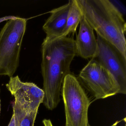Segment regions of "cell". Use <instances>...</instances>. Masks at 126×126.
I'll list each match as a JSON object with an SVG mask.
<instances>
[{
  "label": "cell",
  "instance_id": "obj_1",
  "mask_svg": "<svg viewBox=\"0 0 126 126\" xmlns=\"http://www.w3.org/2000/svg\"><path fill=\"white\" fill-rule=\"evenodd\" d=\"M41 69L43 79V103L50 110L60 101L61 89L65 76L70 73V65L77 54L75 40L65 37H46L42 45Z\"/></svg>",
  "mask_w": 126,
  "mask_h": 126
},
{
  "label": "cell",
  "instance_id": "obj_2",
  "mask_svg": "<svg viewBox=\"0 0 126 126\" xmlns=\"http://www.w3.org/2000/svg\"><path fill=\"white\" fill-rule=\"evenodd\" d=\"M88 22L126 59V23L123 15L108 0H76Z\"/></svg>",
  "mask_w": 126,
  "mask_h": 126
},
{
  "label": "cell",
  "instance_id": "obj_3",
  "mask_svg": "<svg viewBox=\"0 0 126 126\" xmlns=\"http://www.w3.org/2000/svg\"><path fill=\"white\" fill-rule=\"evenodd\" d=\"M27 19L14 16L0 32V76L13 77L19 67Z\"/></svg>",
  "mask_w": 126,
  "mask_h": 126
},
{
  "label": "cell",
  "instance_id": "obj_4",
  "mask_svg": "<svg viewBox=\"0 0 126 126\" xmlns=\"http://www.w3.org/2000/svg\"><path fill=\"white\" fill-rule=\"evenodd\" d=\"M62 94L66 117L65 126H88L90 102L77 78L70 73L65 76Z\"/></svg>",
  "mask_w": 126,
  "mask_h": 126
},
{
  "label": "cell",
  "instance_id": "obj_5",
  "mask_svg": "<svg viewBox=\"0 0 126 126\" xmlns=\"http://www.w3.org/2000/svg\"><path fill=\"white\" fill-rule=\"evenodd\" d=\"M80 80L96 99H104L119 93L110 74L95 59H91L79 74Z\"/></svg>",
  "mask_w": 126,
  "mask_h": 126
},
{
  "label": "cell",
  "instance_id": "obj_6",
  "mask_svg": "<svg viewBox=\"0 0 126 126\" xmlns=\"http://www.w3.org/2000/svg\"><path fill=\"white\" fill-rule=\"evenodd\" d=\"M98 51L96 58L110 74L119 90L126 93V59L113 46L97 34Z\"/></svg>",
  "mask_w": 126,
  "mask_h": 126
},
{
  "label": "cell",
  "instance_id": "obj_7",
  "mask_svg": "<svg viewBox=\"0 0 126 126\" xmlns=\"http://www.w3.org/2000/svg\"><path fill=\"white\" fill-rule=\"evenodd\" d=\"M6 87L15 101L23 107L39 108L43 102V90L33 82L22 81L18 76L10 77Z\"/></svg>",
  "mask_w": 126,
  "mask_h": 126
},
{
  "label": "cell",
  "instance_id": "obj_8",
  "mask_svg": "<svg viewBox=\"0 0 126 126\" xmlns=\"http://www.w3.org/2000/svg\"><path fill=\"white\" fill-rule=\"evenodd\" d=\"M79 24V31L75 40L77 54L85 59H95L98 51V43L93 29L83 15Z\"/></svg>",
  "mask_w": 126,
  "mask_h": 126
},
{
  "label": "cell",
  "instance_id": "obj_9",
  "mask_svg": "<svg viewBox=\"0 0 126 126\" xmlns=\"http://www.w3.org/2000/svg\"><path fill=\"white\" fill-rule=\"evenodd\" d=\"M71 2V0H69L64 5L49 12L50 16L43 27L46 38L53 39L61 37L66 26Z\"/></svg>",
  "mask_w": 126,
  "mask_h": 126
},
{
  "label": "cell",
  "instance_id": "obj_10",
  "mask_svg": "<svg viewBox=\"0 0 126 126\" xmlns=\"http://www.w3.org/2000/svg\"><path fill=\"white\" fill-rule=\"evenodd\" d=\"M13 108L14 126H34L38 110H27L15 102L13 103Z\"/></svg>",
  "mask_w": 126,
  "mask_h": 126
},
{
  "label": "cell",
  "instance_id": "obj_11",
  "mask_svg": "<svg viewBox=\"0 0 126 126\" xmlns=\"http://www.w3.org/2000/svg\"><path fill=\"white\" fill-rule=\"evenodd\" d=\"M82 15V12L76 0H71L66 26L60 37H65L71 33H75Z\"/></svg>",
  "mask_w": 126,
  "mask_h": 126
},
{
  "label": "cell",
  "instance_id": "obj_12",
  "mask_svg": "<svg viewBox=\"0 0 126 126\" xmlns=\"http://www.w3.org/2000/svg\"><path fill=\"white\" fill-rule=\"evenodd\" d=\"M44 126H53L50 119H45L43 121Z\"/></svg>",
  "mask_w": 126,
  "mask_h": 126
},
{
  "label": "cell",
  "instance_id": "obj_13",
  "mask_svg": "<svg viewBox=\"0 0 126 126\" xmlns=\"http://www.w3.org/2000/svg\"><path fill=\"white\" fill-rule=\"evenodd\" d=\"M0 110H1V103H0Z\"/></svg>",
  "mask_w": 126,
  "mask_h": 126
},
{
  "label": "cell",
  "instance_id": "obj_14",
  "mask_svg": "<svg viewBox=\"0 0 126 126\" xmlns=\"http://www.w3.org/2000/svg\"><path fill=\"white\" fill-rule=\"evenodd\" d=\"M88 126H90V125H88Z\"/></svg>",
  "mask_w": 126,
  "mask_h": 126
}]
</instances>
